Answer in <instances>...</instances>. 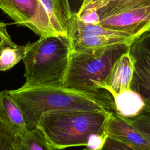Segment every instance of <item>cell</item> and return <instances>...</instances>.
<instances>
[{"label": "cell", "mask_w": 150, "mask_h": 150, "mask_svg": "<svg viewBox=\"0 0 150 150\" xmlns=\"http://www.w3.org/2000/svg\"><path fill=\"white\" fill-rule=\"evenodd\" d=\"M9 93L19 107L28 129L36 127L46 112L82 110L115 112L112 95L105 90L86 93L61 86H22Z\"/></svg>", "instance_id": "cell-1"}, {"label": "cell", "mask_w": 150, "mask_h": 150, "mask_svg": "<svg viewBox=\"0 0 150 150\" xmlns=\"http://www.w3.org/2000/svg\"><path fill=\"white\" fill-rule=\"evenodd\" d=\"M25 47L23 86H62L71 53L70 38L62 35L40 36Z\"/></svg>", "instance_id": "cell-2"}, {"label": "cell", "mask_w": 150, "mask_h": 150, "mask_svg": "<svg viewBox=\"0 0 150 150\" xmlns=\"http://www.w3.org/2000/svg\"><path fill=\"white\" fill-rule=\"evenodd\" d=\"M100 111L59 110L44 112L36 127L57 149L86 146L93 135H106L109 115Z\"/></svg>", "instance_id": "cell-3"}, {"label": "cell", "mask_w": 150, "mask_h": 150, "mask_svg": "<svg viewBox=\"0 0 150 150\" xmlns=\"http://www.w3.org/2000/svg\"><path fill=\"white\" fill-rule=\"evenodd\" d=\"M130 43L71 52L62 86L93 93L102 88L117 60L128 50Z\"/></svg>", "instance_id": "cell-4"}, {"label": "cell", "mask_w": 150, "mask_h": 150, "mask_svg": "<svg viewBox=\"0 0 150 150\" xmlns=\"http://www.w3.org/2000/svg\"><path fill=\"white\" fill-rule=\"evenodd\" d=\"M0 9L15 23L40 36L57 35L39 0H0Z\"/></svg>", "instance_id": "cell-5"}, {"label": "cell", "mask_w": 150, "mask_h": 150, "mask_svg": "<svg viewBox=\"0 0 150 150\" xmlns=\"http://www.w3.org/2000/svg\"><path fill=\"white\" fill-rule=\"evenodd\" d=\"M128 52L133 66L129 89L150 104V30L136 38L129 45Z\"/></svg>", "instance_id": "cell-6"}, {"label": "cell", "mask_w": 150, "mask_h": 150, "mask_svg": "<svg viewBox=\"0 0 150 150\" xmlns=\"http://www.w3.org/2000/svg\"><path fill=\"white\" fill-rule=\"evenodd\" d=\"M98 25L138 37L150 30V4H139L102 18Z\"/></svg>", "instance_id": "cell-7"}, {"label": "cell", "mask_w": 150, "mask_h": 150, "mask_svg": "<svg viewBox=\"0 0 150 150\" xmlns=\"http://www.w3.org/2000/svg\"><path fill=\"white\" fill-rule=\"evenodd\" d=\"M105 132L108 137L128 144L140 150H150V139L144 136L128 118L116 112L109 115Z\"/></svg>", "instance_id": "cell-8"}, {"label": "cell", "mask_w": 150, "mask_h": 150, "mask_svg": "<svg viewBox=\"0 0 150 150\" xmlns=\"http://www.w3.org/2000/svg\"><path fill=\"white\" fill-rule=\"evenodd\" d=\"M0 125L19 138L28 130L22 113L8 90L0 91Z\"/></svg>", "instance_id": "cell-9"}, {"label": "cell", "mask_w": 150, "mask_h": 150, "mask_svg": "<svg viewBox=\"0 0 150 150\" xmlns=\"http://www.w3.org/2000/svg\"><path fill=\"white\" fill-rule=\"evenodd\" d=\"M133 66L128 52L122 54L115 62L102 87L112 96L129 89Z\"/></svg>", "instance_id": "cell-10"}, {"label": "cell", "mask_w": 150, "mask_h": 150, "mask_svg": "<svg viewBox=\"0 0 150 150\" xmlns=\"http://www.w3.org/2000/svg\"><path fill=\"white\" fill-rule=\"evenodd\" d=\"M112 96L115 112L123 117H132L150 111V104L146 103L139 94L131 89L124 90Z\"/></svg>", "instance_id": "cell-11"}, {"label": "cell", "mask_w": 150, "mask_h": 150, "mask_svg": "<svg viewBox=\"0 0 150 150\" xmlns=\"http://www.w3.org/2000/svg\"><path fill=\"white\" fill-rule=\"evenodd\" d=\"M58 35L68 36L72 14L67 0H39Z\"/></svg>", "instance_id": "cell-12"}, {"label": "cell", "mask_w": 150, "mask_h": 150, "mask_svg": "<svg viewBox=\"0 0 150 150\" xmlns=\"http://www.w3.org/2000/svg\"><path fill=\"white\" fill-rule=\"evenodd\" d=\"M71 52H80L116 45L131 43L136 38H122L85 34H69Z\"/></svg>", "instance_id": "cell-13"}, {"label": "cell", "mask_w": 150, "mask_h": 150, "mask_svg": "<svg viewBox=\"0 0 150 150\" xmlns=\"http://www.w3.org/2000/svg\"><path fill=\"white\" fill-rule=\"evenodd\" d=\"M139 4H150V0H84L78 12L86 9L94 10L100 21L118 11Z\"/></svg>", "instance_id": "cell-14"}, {"label": "cell", "mask_w": 150, "mask_h": 150, "mask_svg": "<svg viewBox=\"0 0 150 150\" xmlns=\"http://www.w3.org/2000/svg\"><path fill=\"white\" fill-rule=\"evenodd\" d=\"M20 142L22 150H57L38 127L28 129Z\"/></svg>", "instance_id": "cell-15"}, {"label": "cell", "mask_w": 150, "mask_h": 150, "mask_svg": "<svg viewBox=\"0 0 150 150\" xmlns=\"http://www.w3.org/2000/svg\"><path fill=\"white\" fill-rule=\"evenodd\" d=\"M25 45L7 46L0 53V71H5L12 68L22 60L25 53Z\"/></svg>", "instance_id": "cell-16"}, {"label": "cell", "mask_w": 150, "mask_h": 150, "mask_svg": "<svg viewBox=\"0 0 150 150\" xmlns=\"http://www.w3.org/2000/svg\"><path fill=\"white\" fill-rule=\"evenodd\" d=\"M0 150H22L20 138L1 125Z\"/></svg>", "instance_id": "cell-17"}, {"label": "cell", "mask_w": 150, "mask_h": 150, "mask_svg": "<svg viewBox=\"0 0 150 150\" xmlns=\"http://www.w3.org/2000/svg\"><path fill=\"white\" fill-rule=\"evenodd\" d=\"M100 150H140L131 145L123 142L107 137Z\"/></svg>", "instance_id": "cell-18"}, {"label": "cell", "mask_w": 150, "mask_h": 150, "mask_svg": "<svg viewBox=\"0 0 150 150\" xmlns=\"http://www.w3.org/2000/svg\"><path fill=\"white\" fill-rule=\"evenodd\" d=\"M75 15L80 21L85 23L97 25L100 22L99 16L94 10L86 9L79 12Z\"/></svg>", "instance_id": "cell-19"}, {"label": "cell", "mask_w": 150, "mask_h": 150, "mask_svg": "<svg viewBox=\"0 0 150 150\" xmlns=\"http://www.w3.org/2000/svg\"><path fill=\"white\" fill-rule=\"evenodd\" d=\"M107 135H93L87 142L86 149L89 150H100L107 138Z\"/></svg>", "instance_id": "cell-20"}, {"label": "cell", "mask_w": 150, "mask_h": 150, "mask_svg": "<svg viewBox=\"0 0 150 150\" xmlns=\"http://www.w3.org/2000/svg\"><path fill=\"white\" fill-rule=\"evenodd\" d=\"M8 24L0 21V45L4 47L15 46L17 45L11 39L7 30Z\"/></svg>", "instance_id": "cell-21"}, {"label": "cell", "mask_w": 150, "mask_h": 150, "mask_svg": "<svg viewBox=\"0 0 150 150\" xmlns=\"http://www.w3.org/2000/svg\"><path fill=\"white\" fill-rule=\"evenodd\" d=\"M70 12L72 15L76 14L81 8L84 0H67Z\"/></svg>", "instance_id": "cell-22"}, {"label": "cell", "mask_w": 150, "mask_h": 150, "mask_svg": "<svg viewBox=\"0 0 150 150\" xmlns=\"http://www.w3.org/2000/svg\"><path fill=\"white\" fill-rule=\"evenodd\" d=\"M4 47H4V46H1V45H0V53H1V50L4 48Z\"/></svg>", "instance_id": "cell-23"}, {"label": "cell", "mask_w": 150, "mask_h": 150, "mask_svg": "<svg viewBox=\"0 0 150 150\" xmlns=\"http://www.w3.org/2000/svg\"><path fill=\"white\" fill-rule=\"evenodd\" d=\"M83 150H89V149H86V148H85V149H84Z\"/></svg>", "instance_id": "cell-24"}]
</instances>
